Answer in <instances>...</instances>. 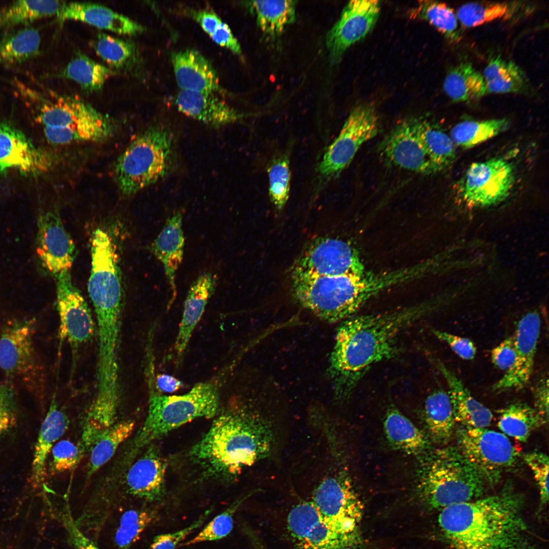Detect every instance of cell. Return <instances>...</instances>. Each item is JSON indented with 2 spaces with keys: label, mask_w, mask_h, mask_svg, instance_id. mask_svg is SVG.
<instances>
[{
  "label": "cell",
  "mask_w": 549,
  "mask_h": 549,
  "mask_svg": "<svg viewBox=\"0 0 549 549\" xmlns=\"http://www.w3.org/2000/svg\"><path fill=\"white\" fill-rule=\"evenodd\" d=\"M434 309L421 302L380 313L352 316L338 327L328 374L339 400L348 398L375 364L398 355L403 332Z\"/></svg>",
  "instance_id": "6da1fadb"
},
{
  "label": "cell",
  "mask_w": 549,
  "mask_h": 549,
  "mask_svg": "<svg viewBox=\"0 0 549 549\" xmlns=\"http://www.w3.org/2000/svg\"><path fill=\"white\" fill-rule=\"evenodd\" d=\"M524 500L508 485L442 509L439 525L452 549H542L523 516Z\"/></svg>",
  "instance_id": "7a4b0ae2"
},
{
  "label": "cell",
  "mask_w": 549,
  "mask_h": 549,
  "mask_svg": "<svg viewBox=\"0 0 549 549\" xmlns=\"http://www.w3.org/2000/svg\"><path fill=\"white\" fill-rule=\"evenodd\" d=\"M241 405L214 420L190 454L210 475L231 477L268 456L274 445L271 424Z\"/></svg>",
  "instance_id": "3957f363"
},
{
  "label": "cell",
  "mask_w": 549,
  "mask_h": 549,
  "mask_svg": "<svg viewBox=\"0 0 549 549\" xmlns=\"http://www.w3.org/2000/svg\"><path fill=\"white\" fill-rule=\"evenodd\" d=\"M175 137L170 126L154 123L140 132L116 160L115 182L127 197L166 177L176 159Z\"/></svg>",
  "instance_id": "277c9868"
},
{
  "label": "cell",
  "mask_w": 549,
  "mask_h": 549,
  "mask_svg": "<svg viewBox=\"0 0 549 549\" xmlns=\"http://www.w3.org/2000/svg\"><path fill=\"white\" fill-rule=\"evenodd\" d=\"M149 370L148 409L134 438L133 447L137 450L192 420L214 417L220 405V375L196 383L185 394L165 395L154 390Z\"/></svg>",
  "instance_id": "5b68a950"
},
{
  "label": "cell",
  "mask_w": 549,
  "mask_h": 549,
  "mask_svg": "<svg viewBox=\"0 0 549 549\" xmlns=\"http://www.w3.org/2000/svg\"><path fill=\"white\" fill-rule=\"evenodd\" d=\"M485 482L456 447L436 452L422 472L417 486L419 500L427 507L441 510L479 498Z\"/></svg>",
  "instance_id": "8992f818"
},
{
  "label": "cell",
  "mask_w": 549,
  "mask_h": 549,
  "mask_svg": "<svg viewBox=\"0 0 549 549\" xmlns=\"http://www.w3.org/2000/svg\"><path fill=\"white\" fill-rule=\"evenodd\" d=\"M32 93L41 102L37 121L50 143L98 142L113 134L115 126L111 119L78 98L55 95L48 100L36 92Z\"/></svg>",
  "instance_id": "52a82bcc"
},
{
  "label": "cell",
  "mask_w": 549,
  "mask_h": 549,
  "mask_svg": "<svg viewBox=\"0 0 549 549\" xmlns=\"http://www.w3.org/2000/svg\"><path fill=\"white\" fill-rule=\"evenodd\" d=\"M291 285L296 300L328 323L343 321L354 316L369 298V284L361 274H291Z\"/></svg>",
  "instance_id": "ba28073f"
},
{
  "label": "cell",
  "mask_w": 549,
  "mask_h": 549,
  "mask_svg": "<svg viewBox=\"0 0 549 549\" xmlns=\"http://www.w3.org/2000/svg\"><path fill=\"white\" fill-rule=\"evenodd\" d=\"M32 321L9 323L0 336V368L8 382L37 396L45 386L44 369L34 340Z\"/></svg>",
  "instance_id": "9c48e42d"
},
{
  "label": "cell",
  "mask_w": 549,
  "mask_h": 549,
  "mask_svg": "<svg viewBox=\"0 0 549 549\" xmlns=\"http://www.w3.org/2000/svg\"><path fill=\"white\" fill-rule=\"evenodd\" d=\"M116 248L106 231L98 228L93 232L87 290L95 314L122 313L124 289Z\"/></svg>",
  "instance_id": "30bf717a"
},
{
  "label": "cell",
  "mask_w": 549,
  "mask_h": 549,
  "mask_svg": "<svg viewBox=\"0 0 549 549\" xmlns=\"http://www.w3.org/2000/svg\"><path fill=\"white\" fill-rule=\"evenodd\" d=\"M456 447L486 484H497L504 472L516 463L519 452L503 433L486 428L462 426L456 432Z\"/></svg>",
  "instance_id": "8fae6325"
},
{
  "label": "cell",
  "mask_w": 549,
  "mask_h": 549,
  "mask_svg": "<svg viewBox=\"0 0 549 549\" xmlns=\"http://www.w3.org/2000/svg\"><path fill=\"white\" fill-rule=\"evenodd\" d=\"M379 129V119L373 106L363 104L354 107L318 165V188L340 175L361 146L374 137Z\"/></svg>",
  "instance_id": "7c38bea8"
},
{
  "label": "cell",
  "mask_w": 549,
  "mask_h": 549,
  "mask_svg": "<svg viewBox=\"0 0 549 549\" xmlns=\"http://www.w3.org/2000/svg\"><path fill=\"white\" fill-rule=\"evenodd\" d=\"M312 503L322 518L338 530L359 532L363 506L350 478L343 472L324 477L314 490Z\"/></svg>",
  "instance_id": "4fadbf2b"
},
{
  "label": "cell",
  "mask_w": 549,
  "mask_h": 549,
  "mask_svg": "<svg viewBox=\"0 0 549 549\" xmlns=\"http://www.w3.org/2000/svg\"><path fill=\"white\" fill-rule=\"evenodd\" d=\"M287 527L297 549H363L360 532L346 533L334 528L322 518L312 501L293 507Z\"/></svg>",
  "instance_id": "5bb4252c"
},
{
  "label": "cell",
  "mask_w": 549,
  "mask_h": 549,
  "mask_svg": "<svg viewBox=\"0 0 549 549\" xmlns=\"http://www.w3.org/2000/svg\"><path fill=\"white\" fill-rule=\"evenodd\" d=\"M365 271L359 253L350 243L337 238L320 237L300 253L291 274L337 276Z\"/></svg>",
  "instance_id": "9a60e30c"
},
{
  "label": "cell",
  "mask_w": 549,
  "mask_h": 549,
  "mask_svg": "<svg viewBox=\"0 0 549 549\" xmlns=\"http://www.w3.org/2000/svg\"><path fill=\"white\" fill-rule=\"evenodd\" d=\"M515 180L514 168L508 160L498 157L472 163L459 186L462 198L472 206L498 203L509 194Z\"/></svg>",
  "instance_id": "2e32d148"
},
{
  "label": "cell",
  "mask_w": 549,
  "mask_h": 549,
  "mask_svg": "<svg viewBox=\"0 0 549 549\" xmlns=\"http://www.w3.org/2000/svg\"><path fill=\"white\" fill-rule=\"evenodd\" d=\"M54 277L59 337L69 343L75 354L79 347L93 337L95 323L86 300L72 282L70 271Z\"/></svg>",
  "instance_id": "e0dca14e"
},
{
  "label": "cell",
  "mask_w": 549,
  "mask_h": 549,
  "mask_svg": "<svg viewBox=\"0 0 549 549\" xmlns=\"http://www.w3.org/2000/svg\"><path fill=\"white\" fill-rule=\"evenodd\" d=\"M380 11L378 1H351L346 5L326 36V44L333 64L340 62L349 47L371 32Z\"/></svg>",
  "instance_id": "ac0fdd59"
},
{
  "label": "cell",
  "mask_w": 549,
  "mask_h": 549,
  "mask_svg": "<svg viewBox=\"0 0 549 549\" xmlns=\"http://www.w3.org/2000/svg\"><path fill=\"white\" fill-rule=\"evenodd\" d=\"M37 224V252L42 265L54 277L70 271L76 255V247L58 210L42 212Z\"/></svg>",
  "instance_id": "d6986e66"
},
{
  "label": "cell",
  "mask_w": 549,
  "mask_h": 549,
  "mask_svg": "<svg viewBox=\"0 0 549 549\" xmlns=\"http://www.w3.org/2000/svg\"><path fill=\"white\" fill-rule=\"evenodd\" d=\"M56 163L54 155L37 147L20 130L0 123V173L16 170L40 174L50 170Z\"/></svg>",
  "instance_id": "ffe728a7"
},
{
  "label": "cell",
  "mask_w": 549,
  "mask_h": 549,
  "mask_svg": "<svg viewBox=\"0 0 549 549\" xmlns=\"http://www.w3.org/2000/svg\"><path fill=\"white\" fill-rule=\"evenodd\" d=\"M387 164L429 175L439 172L415 131L409 118L398 123L386 135L379 149Z\"/></svg>",
  "instance_id": "44dd1931"
},
{
  "label": "cell",
  "mask_w": 549,
  "mask_h": 549,
  "mask_svg": "<svg viewBox=\"0 0 549 549\" xmlns=\"http://www.w3.org/2000/svg\"><path fill=\"white\" fill-rule=\"evenodd\" d=\"M541 327L536 311L524 315L518 322L513 336L516 350L513 366L493 386L496 391L519 389L528 383L533 373Z\"/></svg>",
  "instance_id": "7402d4cb"
},
{
  "label": "cell",
  "mask_w": 549,
  "mask_h": 549,
  "mask_svg": "<svg viewBox=\"0 0 549 549\" xmlns=\"http://www.w3.org/2000/svg\"><path fill=\"white\" fill-rule=\"evenodd\" d=\"M174 102L180 112L215 128L239 122L248 116L215 93L180 90Z\"/></svg>",
  "instance_id": "603a6c76"
},
{
  "label": "cell",
  "mask_w": 549,
  "mask_h": 549,
  "mask_svg": "<svg viewBox=\"0 0 549 549\" xmlns=\"http://www.w3.org/2000/svg\"><path fill=\"white\" fill-rule=\"evenodd\" d=\"M171 58L181 90L225 94L216 70L200 52L186 49L172 53Z\"/></svg>",
  "instance_id": "cb8c5ba5"
},
{
  "label": "cell",
  "mask_w": 549,
  "mask_h": 549,
  "mask_svg": "<svg viewBox=\"0 0 549 549\" xmlns=\"http://www.w3.org/2000/svg\"><path fill=\"white\" fill-rule=\"evenodd\" d=\"M166 463L157 449L149 447L129 469L126 481L128 491L137 498L154 502L165 494Z\"/></svg>",
  "instance_id": "d4e9b609"
},
{
  "label": "cell",
  "mask_w": 549,
  "mask_h": 549,
  "mask_svg": "<svg viewBox=\"0 0 549 549\" xmlns=\"http://www.w3.org/2000/svg\"><path fill=\"white\" fill-rule=\"evenodd\" d=\"M57 17L60 22L67 20L80 21L120 35L134 36L145 29L143 26L123 14L91 3H65Z\"/></svg>",
  "instance_id": "484cf974"
},
{
  "label": "cell",
  "mask_w": 549,
  "mask_h": 549,
  "mask_svg": "<svg viewBox=\"0 0 549 549\" xmlns=\"http://www.w3.org/2000/svg\"><path fill=\"white\" fill-rule=\"evenodd\" d=\"M217 282L216 274L206 272L201 274L190 286L175 341L174 349L178 356L185 351L209 299L215 291Z\"/></svg>",
  "instance_id": "4316f807"
},
{
  "label": "cell",
  "mask_w": 549,
  "mask_h": 549,
  "mask_svg": "<svg viewBox=\"0 0 549 549\" xmlns=\"http://www.w3.org/2000/svg\"><path fill=\"white\" fill-rule=\"evenodd\" d=\"M182 212H175L166 221L162 230L150 246L151 252L163 264L172 298L176 294V273L184 256L185 237Z\"/></svg>",
  "instance_id": "83f0119b"
},
{
  "label": "cell",
  "mask_w": 549,
  "mask_h": 549,
  "mask_svg": "<svg viewBox=\"0 0 549 549\" xmlns=\"http://www.w3.org/2000/svg\"><path fill=\"white\" fill-rule=\"evenodd\" d=\"M68 416L58 407L55 397L50 403L35 444L29 483L34 489L40 487L46 476V463L53 444L68 428Z\"/></svg>",
  "instance_id": "f1b7e54d"
},
{
  "label": "cell",
  "mask_w": 549,
  "mask_h": 549,
  "mask_svg": "<svg viewBox=\"0 0 549 549\" xmlns=\"http://www.w3.org/2000/svg\"><path fill=\"white\" fill-rule=\"evenodd\" d=\"M449 388L454 420L463 426L486 428L493 419L491 411L475 400L462 381L443 363L436 361Z\"/></svg>",
  "instance_id": "f546056e"
},
{
  "label": "cell",
  "mask_w": 549,
  "mask_h": 549,
  "mask_svg": "<svg viewBox=\"0 0 549 549\" xmlns=\"http://www.w3.org/2000/svg\"><path fill=\"white\" fill-rule=\"evenodd\" d=\"M384 432L390 445L394 449L419 456L430 447L428 437L394 407L386 411Z\"/></svg>",
  "instance_id": "4dcf8cb0"
},
{
  "label": "cell",
  "mask_w": 549,
  "mask_h": 549,
  "mask_svg": "<svg viewBox=\"0 0 549 549\" xmlns=\"http://www.w3.org/2000/svg\"><path fill=\"white\" fill-rule=\"evenodd\" d=\"M525 2H476L461 6L456 12L459 23L473 28L498 20H510L529 13Z\"/></svg>",
  "instance_id": "1f68e13d"
},
{
  "label": "cell",
  "mask_w": 549,
  "mask_h": 549,
  "mask_svg": "<svg viewBox=\"0 0 549 549\" xmlns=\"http://www.w3.org/2000/svg\"><path fill=\"white\" fill-rule=\"evenodd\" d=\"M443 89L455 102L476 100L487 94L482 74L467 61L458 63L448 71Z\"/></svg>",
  "instance_id": "d6a6232c"
},
{
  "label": "cell",
  "mask_w": 549,
  "mask_h": 549,
  "mask_svg": "<svg viewBox=\"0 0 549 549\" xmlns=\"http://www.w3.org/2000/svg\"><path fill=\"white\" fill-rule=\"evenodd\" d=\"M411 125L429 157L439 171L454 162L455 145L450 136L431 122L421 118H409Z\"/></svg>",
  "instance_id": "836d02e7"
},
{
  "label": "cell",
  "mask_w": 549,
  "mask_h": 549,
  "mask_svg": "<svg viewBox=\"0 0 549 549\" xmlns=\"http://www.w3.org/2000/svg\"><path fill=\"white\" fill-rule=\"evenodd\" d=\"M482 75L487 94L521 93L528 85L527 78L521 68L512 60L500 55L489 60Z\"/></svg>",
  "instance_id": "e575fe53"
},
{
  "label": "cell",
  "mask_w": 549,
  "mask_h": 549,
  "mask_svg": "<svg viewBox=\"0 0 549 549\" xmlns=\"http://www.w3.org/2000/svg\"><path fill=\"white\" fill-rule=\"evenodd\" d=\"M424 416L429 433L434 441L442 443L450 439L455 421L448 393L437 390L430 394L425 401Z\"/></svg>",
  "instance_id": "d590c367"
},
{
  "label": "cell",
  "mask_w": 549,
  "mask_h": 549,
  "mask_svg": "<svg viewBox=\"0 0 549 549\" xmlns=\"http://www.w3.org/2000/svg\"><path fill=\"white\" fill-rule=\"evenodd\" d=\"M296 1H255L250 2L257 22L268 39L280 37L288 24L295 19Z\"/></svg>",
  "instance_id": "8d00e7d4"
},
{
  "label": "cell",
  "mask_w": 549,
  "mask_h": 549,
  "mask_svg": "<svg viewBox=\"0 0 549 549\" xmlns=\"http://www.w3.org/2000/svg\"><path fill=\"white\" fill-rule=\"evenodd\" d=\"M498 413L500 430L521 442H526L533 431L546 423L534 408L525 403H512Z\"/></svg>",
  "instance_id": "74e56055"
},
{
  "label": "cell",
  "mask_w": 549,
  "mask_h": 549,
  "mask_svg": "<svg viewBox=\"0 0 549 549\" xmlns=\"http://www.w3.org/2000/svg\"><path fill=\"white\" fill-rule=\"evenodd\" d=\"M41 36L38 29L26 27L0 37V64L22 63L36 56L40 51Z\"/></svg>",
  "instance_id": "f35d334b"
},
{
  "label": "cell",
  "mask_w": 549,
  "mask_h": 549,
  "mask_svg": "<svg viewBox=\"0 0 549 549\" xmlns=\"http://www.w3.org/2000/svg\"><path fill=\"white\" fill-rule=\"evenodd\" d=\"M93 47L99 57L115 69L131 71L139 63L138 49L129 40L100 33L94 41Z\"/></svg>",
  "instance_id": "ab89813d"
},
{
  "label": "cell",
  "mask_w": 549,
  "mask_h": 549,
  "mask_svg": "<svg viewBox=\"0 0 549 549\" xmlns=\"http://www.w3.org/2000/svg\"><path fill=\"white\" fill-rule=\"evenodd\" d=\"M65 3L58 1H18L0 9V28L58 16Z\"/></svg>",
  "instance_id": "60d3db41"
},
{
  "label": "cell",
  "mask_w": 549,
  "mask_h": 549,
  "mask_svg": "<svg viewBox=\"0 0 549 549\" xmlns=\"http://www.w3.org/2000/svg\"><path fill=\"white\" fill-rule=\"evenodd\" d=\"M113 73L109 68L78 53L62 70L60 75L76 82L85 91L92 93L101 90Z\"/></svg>",
  "instance_id": "b9f144b4"
},
{
  "label": "cell",
  "mask_w": 549,
  "mask_h": 549,
  "mask_svg": "<svg viewBox=\"0 0 549 549\" xmlns=\"http://www.w3.org/2000/svg\"><path fill=\"white\" fill-rule=\"evenodd\" d=\"M409 16L411 19L427 22L449 41L459 40V21L456 14L446 4L433 1H419L409 12Z\"/></svg>",
  "instance_id": "7bdbcfd3"
},
{
  "label": "cell",
  "mask_w": 549,
  "mask_h": 549,
  "mask_svg": "<svg viewBox=\"0 0 549 549\" xmlns=\"http://www.w3.org/2000/svg\"><path fill=\"white\" fill-rule=\"evenodd\" d=\"M509 124L506 118L463 121L452 128L450 137L455 145L471 148L502 133Z\"/></svg>",
  "instance_id": "ee69618b"
},
{
  "label": "cell",
  "mask_w": 549,
  "mask_h": 549,
  "mask_svg": "<svg viewBox=\"0 0 549 549\" xmlns=\"http://www.w3.org/2000/svg\"><path fill=\"white\" fill-rule=\"evenodd\" d=\"M135 426L128 420L115 424L93 446L87 466V476L96 472L114 455L119 445L132 433Z\"/></svg>",
  "instance_id": "f6af8a7d"
},
{
  "label": "cell",
  "mask_w": 549,
  "mask_h": 549,
  "mask_svg": "<svg viewBox=\"0 0 549 549\" xmlns=\"http://www.w3.org/2000/svg\"><path fill=\"white\" fill-rule=\"evenodd\" d=\"M156 516V511L151 509H131L125 512L114 536L116 549H129Z\"/></svg>",
  "instance_id": "bcb514c9"
},
{
  "label": "cell",
  "mask_w": 549,
  "mask_h": 549,
  "mask_svg": "<svg viewBox=\"0 0 549 549\" xmlns=\"http://www.w3.org/2000/svg\"><path fill=\"white\" fill-rule=\"evenodd\" d=\"M269 196L278 210L282 209L289 198L291 173L288 156L284 154L274 158L267 169Z\"/></svg>",
  "instance_id": "7dc6e473"
},
{
  "label": "cell",
  "mask_w": 549,
  "mask_h": 549,
  "mask_svg": "<svg viewBox=\"0 0 549 549\" xmlns=\"http://www.w3.org/2000/svg\"><path fill=\"white\" fill-rule=\"evenodd\" d=\"M249 496L234 502L225 510L215 517L194 538L179 546H188L198 543L221 539L230 534L233 527L234 514L242 502Z\"/></svg>",
  "instance_id": "c3c4849f"
},
{
  "label": "cell",
  "mask_w": 549,
  "mask_h": 549,
  "mask_svg": "<svg viewBox=\"0 0 549 549\" xmlns=\"http://www.w3.org/2000/svg\"><path fill=\"white\" fill-rule=\"evenodd\" d=\"M52 459L50 463L52 474H57L73 469L85 454L79 445L68 440H63L55 444L52 449Z\"/></svg>",
  "instance_id": "681fc988"
},
{
  "label": "cell",
  "mask_w": 549,
  "mask_h": 549,
  "mask_svg": "<svg viewBox=\"0 0 549 549\" xmlns=\"http://www.w3.org/2000/svg\"><path fill=\"white\" fill-rule=\"evenodd\" d=\"M16 393L12 385L0 384V442L16 425L18 413Z\"/></svg>",
  "instance_id": "f907efd6"
},
{
  "label": "cell",
  "mask_w": 549,
  "mask_h": 549,
  "mask_svg": "<svg viewBox=\"0 0 549 549\" xmlns=\"http://www.w3.org/2000/svg\"><path fill=\"white\" fill-rule=\"evenodd\" d=\"M523 460L531 470L539 492V510L548 500V458L541 452L525 453Z\"/></svg>",
  "instance_id": "816d5d0a"
},
{
  "label": "cell",
  "mask_w": 549,
  "mask_h": 549,
  "mask_svg": "<svg viewBox=\"0 0 549 549\" xmlns=\"http://www.w3.org/2000/svg\"><path fill=\"white\" fill-rule=\"evenodd\" d=\"M210 513L207 511L190 526L174 532L155 537L149 549H175L195 530L201 526Z\"/></svg>",
  "instance_id": "f5cc1de1"
},
{
  "label": "cell",
  "mask_w": 549,
  "mask_h": 549,
  "mask_svg": "<svg viewBox=\"0 0 549 549\" xmlns=\"http://www.w3.org/2000/svg\"><path fill=\"white\" fill-rule=\"evenodd\" d=\"M432 332L438 339L447 343L452 350L463 359L470 360L475 357L476 348L469 339L438 330L434 329Z\"/></svg>",
  "instance_id": "db71d44e"
},
{
  "label": "cell",
  "mask_w": 549,
  "mask_h": 549,
  "mask_svg": "<svg viewBox=\"0 0 549 549\" xmlns=\"http://www.w3.org/2000/svg\"><path fill=\"white\" fill-rule=\"evenodd\" d=\"M493 364L499 369L505 372L509 371L514 365L516 359V350L513 338L508 337L491 352Z\"/></svg>",
  "instance_id": "11a10c76"
},
{
  "label": "cell",
  "mask_w": 549,
  "mask_h": 549,
  "mask_svg": "<svg viewBox=\"0 0 549 549\" xmlns=\"http://www.w3.org/2000/svg\"><path fill=\"white\" fill-rule=\"evenodd\" d=\"M210 37L218 45L230 50L237 55L241 54L240 45L226 23L222 22Z\"/></svg>",
  "instance_id": "9f6ffc18"
},
{
  "label": "cell",
  "mask_w": 549,
  "mask_h": 549,
  "mask_svg": "<svg viewBox=\"0 0 549 549\" xmlns=\"http://www.w3.org/2000/svg\"><path fill=\"white\" fill-rule=\"evenodd\" d=\"M534 408L547 423L548 421V381L547 378L540 380L533 390Z\"/></svg>",
  "instance_id": "6f0895ef"
},
{
  "label": "cell",
  "mask_w": 549,
  "mask_h": 549,
  "mask_svg": "<svg viewBox=\"0 0 549 549\" xmlns=\"http://www.w3.org/2000/svg\"><path fill=\"white\" fill-rule=\"evenodd\" d=\"M64 522L75 549H100L82 532L70 514L65 515Z\"/></svg>",
  "instance_id": "680465c9"
},
{
  "label": "cell",
  "mask_w": 549,
  "mask_h": 549,
  "mask_svg": "<svg viewBox=\"0 0 549 549\" xmlns=\"http://www.w3.org/2000/svg\"><path fill=\"white\" fill-rule=\"evenodd\" d=\"M191 15L209 36L222 23L220 17L208 10L191 11Z\"/></svg>",
  "instance_id": "91938a15"
},
{
  "label": "cell",
  "mask_w": 549,
  "mask_h": 549,
  "mask_svg": "<svg viewBox=\"0 0 549 549\" xmlns=\"http://www.w3.org/2000/svg\"><path fill=\"white\" fill-rule=\"evenodd\" d=\"M155 382L157 390L169 393L175 392L184 386L179 379L164 374L157 375Z\"/></svg>",
  "instance_id": "94428289"
}]
</instances>
